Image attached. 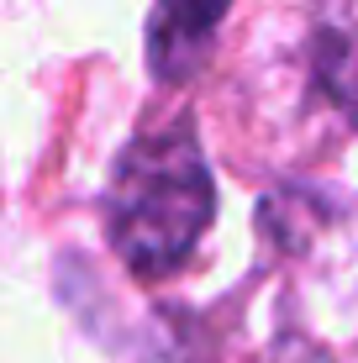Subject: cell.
Masks as SVG:
<instances>
[{
	"instance_id": "obj_2",
	"label": "cell",
	"mask_w": 358,
	"mask_h": 363,
	"mask_svg": "<svg viewBox=\"0 0 358 363\" xmlns=\"http://www.w3.org/2000/svg\"><path fill=\"white\" fill-rule=\"evenodd\" d=\"M232 0H158L147 21V64L158 79H190Z\"/></svg>"
},
{
	"instance_id": "obj_1",
	"label": "cell",
	"mask_w": 358,
	"mask_h": 363,
	"mask_svg": "<svg viewBox=\"0 0 358 363\" xmlns=\"http://www.w3.org/2000/svg\"><path fill=\"white\" fill-rule=\"evenodd\" d=\"M211 211H216V190L206 153L190 132V116H174L169 127H147L121 153L106 200L111 247L138 279L174 274L201 247Z\"/></svg>"
},
{
	"instance_id": "obj_3",
	"label": "cell",
	"mask_w": 358,
	"mask_h": 363,
	"mask_svg": "<svg viewBox=\"0 0 358 363\" xmlns=\"http://www.w3.org/2000/svg\"><path fill=\"white\" fill-rule=\"evenodd\" d=\"M311 64L332 106L358 127V0H332L316 16L311 32Z\"/></svg>"
}]
</instances>
